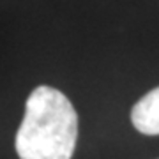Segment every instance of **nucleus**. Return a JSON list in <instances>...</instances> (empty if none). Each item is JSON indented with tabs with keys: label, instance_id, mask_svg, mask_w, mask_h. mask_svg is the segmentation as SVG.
I'll return each instance as SVG.
<instances>
[{
	"label": "nucleus",
	"instance_id": "obj_1",
	"mask_svg": "<svg viewBox=\"0 0 159 159\" xmlns=\"http://www.w3.org/2000/svg\"><path fill=\"white\" fill-rule=\"evenodd\" d=\"M78 140V115L60 90L39 85L27 99L16 133L20 159H71Z\"/></svg>",
	"mask_w": 159,
	"mask_h": 159
},
{
	"label": "nucleus",
	"instance_id": "obj_2",
	"mask_svg": "<svg viewBox=\"0 0 159 159\" xmlns=\"http://www.w3.org/2000/svg\"><path fill=\"white\" fill-rule=\"evenodd\" d=\"M131 122L142 134H159V87L145 94L133 106Z\"/></svg>",
	"mask_w": 159,
	"mask_h": 159
}]
</instances>
